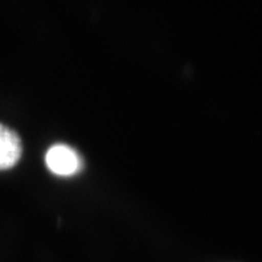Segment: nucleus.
I'll return each instance as SVG.
<instances>
[{"instance_id":"obj_1","label":"nucleus","mask_w":262,"mask_h":262,"mask_svg":"<svg viewBox=\"0 0 262 262\" xmlns=\"http://www.w3.org/2000/svg\"><path fill=\"white\" fill-rule=\"evenodd\" d=\"M46 165L55 176L70 177L80 171L83 162L75 148L64 143H56L46 152Z\"/></svg>"},{"instance_id":"obj_2","label":"nucleus","mask_w":262,"mask_h":262,"mask_svg":"<svg viewBox=\"0 0 262 262\" xmlns=\"http://www.w3.org/2000/svg\"><path fill=\"white\" fill-rule=\"evenodd\" d=\"M21 157L19 135L10 127L0 124V170L14 167Z\"/></svg>"}]
</instances>
